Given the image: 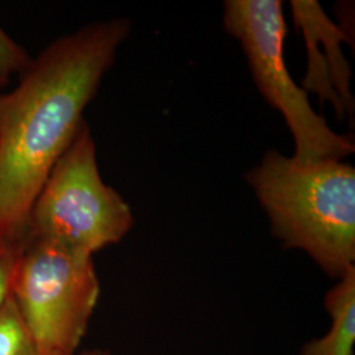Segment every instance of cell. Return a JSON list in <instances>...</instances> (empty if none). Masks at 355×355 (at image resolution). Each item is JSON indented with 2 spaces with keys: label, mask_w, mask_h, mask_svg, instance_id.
I'll use <instances>...</instances> for the list:
<instances>
[{
  "label": "cell",
  "mask_w": 355,
  "mask_h": 355,
  "mask_svg": "<svg viewBox=\"0 0 355 355\" xmlns=\"http://www.w3.org/2000/svg\"><path fill=\"white\" fill-rule=\"evenodd\" d=\"M0 355H51L31 338L11 295L0 308Z\"/></svg>",
  "instance_id": "8"
},
{
  "label": "cell",
  "mask_w": 355,
  "mask_h": 355,
  "mask_svg": "<svg viewBox=\"0 0 355 355\" xmlns=\"http://www.w3.org/2000/svg\"><path fill=\"white\" fill-rule=\"evenodd\" d=\"M33 58L0 26V89H6L13 78H20Z\"/></svg>",
  "instance_id": "9"
},
{
  "label": "cell",
  "mask_w": 355,
  "mask_h": 355,
  "mask_svg": "<svg viewBox=\"0 0 355 355\" xmlns=\"http://www.w3.org/2000/svg\"><path fill=\"white\" fill-rule=\"evenodd\" d=\"M132 225L130 207L103 182L95 141L85 121L38 192L26 239L57 242L94 255L121 241Z\"/></svg>",
  "instance_id": "3"
},
{
  "label": "cell",
  "mask_w": 355,
  "mask_h": 355,
  "mask_svg": "<svg viewBox=\"0 0 355 355\" xmlns=\"http://www.w3.org/2000/svg\"><path fill=\"white\" fill-rule=\"evenodd\" d=\"M331 327L322 338L306 343L302 355H353L355 341V267L352 266L325 297Z\"/></svg>",
  "instance_id": "7"
},
{
  "label": "cell",
  "mask_w": 355,
  "mask_h": 355,
  "mask_svg": "<svg viewBox=\"0 0 355 355\" xmlns=\"http://www.w3.org/2000/svg\"><path fill=\"white\" fill-rule=\"evenodd\" d=\"M79 355H110L107 352H104V350H87V352H85V353H82V354Z\"/></svg>",
  "instance_id": "11"
},
{
  "label": "cell",
  "mask_w": 355,
  "mask_h": 355,
  "mask_svg": "<svg viewBox=\"0 0 355 355\" xmlns=\"http://www.w3.org/2000/svg\"><path fill=\"white\" fill-rule=\"evenodd\" d=\"M224 28L241 42L259 92L283 114L295 140L296 161H343L355 152L354 140L336 133L292 79L284 62L287 26L280 0H227Z\"/></svg>",
  "instance_id": "5"
},
{
  "label": "cell",
  "mask_w": 355,
  "mask_h": 355,
  "mask_svg": "<svg viewBox=\"0 0 355 355\" xmlns=\"http://www.w3.org/2000/svg\"><path fill=\"white\" fill-rule=\"evenodd\" d=\"M130 23L114 19L53 41L0 95V239L26 241L32 205L85 123Z\"/></svg>",
  "instance_id": "1"
},
{
  "label": "cell",
  "mask_w": 355,
  "mask_h": 355,
  "mask_svg": "<svg viewBox=\"0 0 355 355\" xmlns=\"http://www.w3.org/2000/svg\"><path fill=\"white\" fill-rule=\"evenodd\" d=\"M94 255L57 242L26 239L11 297L31 338L51 355H76L98 304Z\"/></svg>",
  "instance_id": "4"
},
{
  "label": "cell",
  "mask_w": 355,
  "mask_h": 355,
  "mask_svg": "<svg viewBox=\"0 0 355 355\" xmlns=\"http://www.w3.org/2000/svg\"><path fill=\"white\" fill-rule=\"evenodd\" d=\"M287 249H302L333 278L355 261V168L343 161L302 164L267 152L246 175Z\"/></svg>",
  "instance_id": "2"
},
{
  "label": "cell",
  "mask_w": 355,
  "mask_h": 355,
  "mask_svg": "<svg viewBox=\"0 0 355 355\" xmlns=\"http://www.w3.org/2000/svg\"><path fill=\"white\" fill-rule=\"evenodd\" d=\"M291 10L296 26L303 32L308 51L303 89L318 94L321 102H329L338 120L349 114L353 121L352 71L341 49L343 41H349L347 35L330 20L318 1L293 0Z\"/></svg>",
  "instance_id": "6"
},
{
  "label": "cell",
  "mask_w": 355,
  "mask_h": 355,
  "mask_svg": "<svg viewBox=\"0 0 355 355\" xmlns=\"http://www.w3.org/2000/svg\"><path fill=\"white\" fill-rule=\"evenodd\" d=\"M24 242L0 239V308L11 295L13 275L23 252Z\"/></svg>",
  "instance_id": "10"
}]
</instances>
